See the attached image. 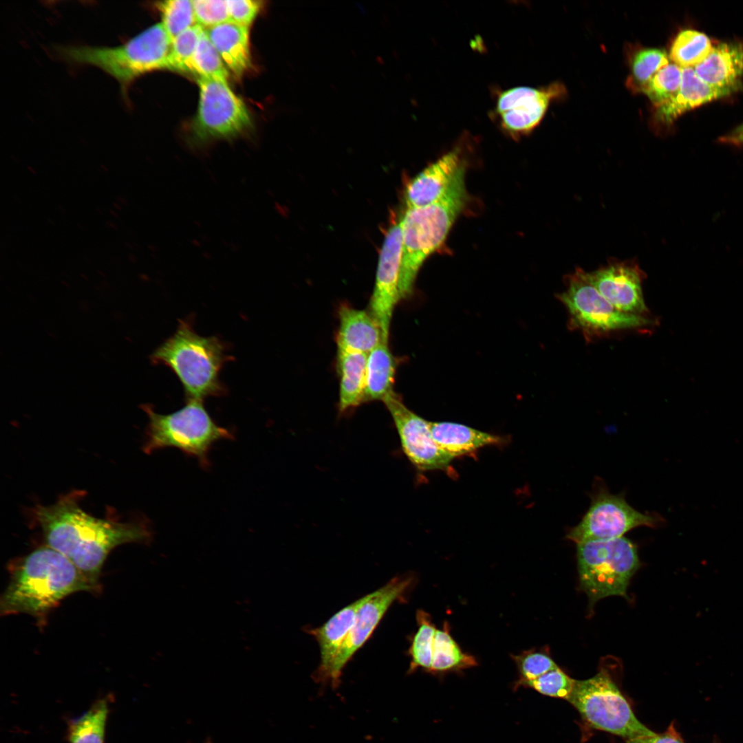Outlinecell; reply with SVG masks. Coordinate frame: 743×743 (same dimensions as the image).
I'll return each mask as SVG.
<instances>
[{"instance_id":"cell-6","label":"cell","mask_w":743,"mask_h":743,"mask_svg":"<svg viewBox=\"0 0 743 743\" xmlns=\"http://www.w3.org/2000/svg\"><path fill=\"white\" fill-rule=\"evenodd\" d=\"M142 409L149 418L143 446L147 454L164 448H176L208 469V454L213 444L235 438L231 431L215 422L201 400H186L183 407L167 414L158 413L149 405H143Z\"/></svg>"},{"instance_id":"cell-41","label":"cell","mask_w":743,"mask_h":743,"mask_svg":"<svg viewBox=\"0 0 743 743\" xmlns=\"http://www.w3.org/2000/svg\"><path fill=\"white\" fill-rule=\"evenodd\" d=\"M206 743H213L210 740H208Z\"/></svg>"},{"instance_id":"cell-32","label":"cell","mask_w":743,"mask_h":743,"mask_svg":"<svg viewBox=\"0 0 743 743\" xmlns=\"http://www.w3.org/2000/svg\"><path fill=\"white\" fill-rule=\"evenodd\" d=\"M192 66L193 73L199 77L226 80L228 76L223 60L204 29L200 34Z\"/></svg>"},{"instance_id":"cell-17","label":"cell","mask_w":743,"mask_h":743,"mask_svg":"<svg viewBox=\"0 0 743 743\" xmlns=\"http://www.w3.org/2000/svg\"><path fill=\"white\" fill-rule=\"evenodd\" d=\"M464 162L461 149L455 147L424 169L407 186V208L423 207L439 200Z\"/></svg>"},{"instance_id":"cell-22","label":"cell","mask_w":743,"mask_h":743,"mask_svg":"<svg viewBox=\"0 0 743 743\" xmlns=\"http://www.w3.org/2000/svg\"><path fill=\"white\" fill-rule=\"evenodd\" d=\"M248 28L229 21L206 29L224 64L237 78L251 66Z\"/></svg>"},{"instance_id":"cell-23","label":"cell","mask_w":743,"mask_h":743,"mask_svg":"<svg viewBox=\"0 0 743 743\" xmlns=\"http://www.w3.org/2000/svg\"><path fill=\"white\" fill-rule=\"evenodd\" d=\"M435 443L453 458L471 453L484 446L502 444V438L464 424L429 422Z\"/></svg>"},{"instance_id":"cell-11","label":"cell","mask_w":743,"mask_h":743,"mask_svg":"<svg viewBox=\"0 0 743 743\" xmlns=\"http://www.w3.org/2000/svg\"><path fill=\"white\" fill-rule=\"evenodd\" d=\"M200 99L194 131L202 140L228 138L251 123L248 109L226 80L199 77Z\"/></svg>"},{"instance_id":"cell-10","label":"cell","mask_w":743,"mask_h":743,"mask_svg":"<svg viewBox=\"0 0 743 743\" xmlns=\"http://www.w3.org/2000/svg\"><path fill=\"white\" fill-rule=\"evenodd\" d=\"M591 502L581 520L566 535L577 544L623 537L629 530L647 526L657 528L665 519L654 512L641 513L630 506L623 494L610 493L601 479L594 481L590 494Z\"/></svg>"},{"instance_id":"cell-24","label":"cell","mask_w":743,"mask_h":743,"mask_svg":"<svg viewBox=\"0 0 743 743\" xmlns=\"http://www.w3.org/2000/svg\"><path fill=\"white\" fill-rule=\"evenodd\" d=\"M367 359V354L338 350V409L342 413L365 402Z\"/></svg>"},{"instance_id":"cell-35","label":"cell","mask_w":743,"mask_h":743,"mask_svg":"<svg viewBox=\"0 0 743 743\" xmlns=\"http://www.w3.org/2000/svg\"><path fill=\"white\" fill-rule=\"evenodd\" d=\"M518 671V679L513 684V689L522 682L539 678L546 672L559 667L544 649H529L517 655H511Z\"/></svg>"},{"instance_id":"cell-21","label":"cell","mask_w":743,"mask_h":743,"mask_svg":"<svg viewBox=\"0 0 743 743\" xmlns=\"http://www.w3.org/2000/svg\"><path fill=\"white\" fill-rule=\"evenodd\" d=\"M338 350L368 354L381 341V330L370 313L347 305L339 310Z\"/></svg>"},{"instance_id":"cell-30","label":"cell","mask_w":743,"mask_h":743,"mask_svg":"<svg viewBox=\"0 0 743 743\" xmlns=\"http://www.w3.org/2000/svg\"><path fill=\"white\" fill-rule=\"evenodd\" d=\"M668 64L667 55L663 50L647 48L639 50L632 60V75L627 80L628 87L634 91L640 92L650 79Z\"/></svg>"},{"instance_id":"cell-18","label":"cell","mask_w":743,"mask_h":743,"mask_svg":"<svg viewBox=\"0 0 743 743\" xmlns=\"http://www.w3.org/2000/svg\"><path fill=\"white\" fill-rule=\"evenodd\" d=\"M742 87H717L702 81L693 67L682 68L679 91L669 102L656 108V118L665 125L671 124L685 112L713 100L729 96Z\"/></svg>"},{"instance_id":"cell-9","label":"cell","mask_w":743,"mask_h":743,"mask_svg":"<svg viewBox=\"0 0 743 743\" xmlns=\"http://www.w3.org/2000/svg\"><path fill=\"white\" fill-rule=\"evenodd\" d=\"M568 701L594 729L627 740L656 735L636 718L606 670L601 669L590 678L576 680Z\"/></svg>"},{"instance_id":"cell-33","label":"cell","mask_w":743,"mask_h":743,"mask_svg":"<svg viewBox=\"0 0 743 743\" xmlns=\"http://www.w3.org/2000/svg\"><path fill=\"white\" fill-rule=\"evenodd\" d=\"M203 30L201 25L195 24L173 39L167 69L193 73V57Z\"/></svg>"},{"instance_id":"cell-36","label":"cell","mask_w":743,"mask_h":743,"mask_svg":"<svg viewBox=\"0 0 743 743\" xmlns=\"http://www.w3.org/2000/svg\"><path fill=\"white\" fill-rule=\"evenodd\" d=\"M576 680L557 667L539 678L521 683L520 687L530 688L541 694L567 700L570 698Z\"/></svg>"},{"instance_id":"cell-25","label":"cell","mask_w":743,"mask_h":743,"mask_svg":"<svg viewBox=\"0 0 743 743\" xmlns=\"http://www.w3.org/2000/svg\"><path fill=\"white\" fill-rule=\"evenodd\" d=\"M477 665L475 657L464 652L454 640L447 622L442 629H436L429 673L442 678L446 674L461 673Z\"/></svg>"},{"instance_id":"cell-31","label":"cell","mask_w":743,"mask_h":743,"mask_svg":"<svg viewBox=\"0 0 743 743\" xmlns=\"http://www.w3.org/2000/svg\"><path fill=\"white\" fill-rule=\"evenodd\" d=\"M682 80V68L674 63L659 70L643 87L645 94L656 108L672 99L679 91Z\"/></svg>"},{"instance_id":"cell-26","label":"cell","mask_w":743,"mask_h":743,"mask_svg":"<svg viewBox=\"0 0 743 743\" xmlns=\"http://www.w3.org/2000/svg\"><path fill=\"white\" fill-rule=\"evenodd\" d=\"M395 373L396 363L388 343L381 341L367 354L365 401H383L393 392Z\"/></svg>"},{"instance_id":"cell-14","label":"cell","mask_w":743,"mask_h":743,"mask_svg":"<svg viewBox=\"0 0 743 743\" xmlns=\"http://www.w3.org/2000/svg\"><path fill=\"white\" fill-rule=\"evenodd\" d=\"M396 426L402 451L420 471L449 468L453 458L434 441L429 422L408 409L394 391L383 400Z\"/></svg>"},{"instance_id":"cell-37","label":"cell","mask_w":743,"mask_h":743,"mask_svg":"<svg viewBox=\"0 0 743 743\" xmlns=\"http://www.w3.org/2000/svg\"><path fill=\"white\" fill-rule=\"evenodd\" d=\"M193 6L196 24L211 28L230 21L226 1L195 0Z\"/></svg>"},{"instance_id":"cell-19","label":"cell","mask_w":743,"mask_h":743,"mask_svg":"<svg viewBox=\"0 0 743 743\" xmlns=\"http://www.w3.org/2000/svg\"><path fill=\"white\" fill-rule=\"evenodd\" d=\"M704 83L717 87H742L743 43H720L713 45L707 58L693 67Z\"/></svg>"},{"instance_id":"cell-34","label":"cell","mask_w":743,"mask_h":743,"mask_svg":"<svg viewBox=\"0 0 743 743\" xmlns=\"http://www.w3.org/2000/svg\"><path fill=\"white\" fill-rule=\"evenodd\" d=\"M156 6L161 13L162 23L172 41L196 24L193 1L168 0L158 2Z\"/></svg>"},{"instance_id":"cell-42","label":"cell","mask_w":743,"mask_h":743,"mask_svg":"<svg viewBox=\"0 0 743 743\" xmlns=\"http://www.w3.org/2000/svg\"><path fill=\"white\" fill-rule=\"evenodd\" d=\"M743 124V123H742Z\"/></svg>"},{"instance_id":"cell-3","label":"cell","mask_w":743,"mask_h":743,"mask_svg":"<svg viewBox=\"0 0 743 743\" xmlns=\"http://www.w3.org/2000/svg\"><path fill=\"white\" fill-rule=\"evenodd\" d=\"M465 173L464 162L439 200L423 207L407 208L400 221L402 260L399 291L401 299L411 294L423 262L444 243L455 221L468 203Z\"/></svg>"},{"instance_id":"cell-29","label":"cell","mask_w":743,"mask_h":743,"mask_svg":"<svg viewBox=\"0 0 743 743\" xmlns=\"http://www.w3.org/2000/svg\"><path fill=\"white\" fill-rule=\"evenodd\" d=\"M418 629L413 636L409 655L411 662L408 673L421 669L429 673L432 662L433 647L437 628L429 613L419 610L416 613Z\"/></svg>"},{"instance_id":"cell-12","label":"cell","mask_w":743,"mask_h":743,"mask_svg":"<svg viewBox=\"0 0 743 743\" xmlns=\"http://www.w3.org/2000/svg\"><path fill=\"white\" fill-rule=\"evenodd\" d=\"M413 582L412 574L396 577L363 596L351 629L322 684L330 685L332 688L338 687L345 665L371 636L389 607L396 601L403 599Z\"/></svg>"},{"instance_id":"cell-27","label":"cell","mask_w":743,"mask_h":743,"mask_svg":"<svg viewBox=\"0 0 743 743\" xmlns=\"http://www.w3.org/2000/svg\"><path fill=\"white\" fill-rule=\"evenodd\" d=\"M108 714L107 700L101 699L83 715L71 720L68 724L69 743H104Z\"/></svg>"},{"instance_id":"cell-38","label":"cell","mask_w":743,"mask_h":743,"mask_svg":"<svg viewBox=\"0 0 743 743\" xmlns=\"http://www.w3.org/2000/svg\"><path fill=\"white\" fill-rule=\"evenodd\" d=\"M230 21L249 28L260 8L261 2L252 0L226 1Z\"/></svg>"},{"instance_id":"cell-16","label":"cell","mask_w":743,"mask_h":743,"mask_svg":"<svg viewBox=\"0 0 743 743\" xmlns=\"http://www.w3.org/2000/svg\"><path fill=\"white\" fill-rule=\"evenodd\" d=\"M599 292L616 308L631 314L649 316L642 289L645 273L633 260H610L590 272Z\"/></svg>"},{"instance_id":"cell-2","label":"cell","mask_w":743,"mask_h":743,"mask_svg":"<svg viewBox=\"0 0 743 743\" xmlns=\"http://www.w3.org/2000/svg\"><path fill=\"white\" fill-rule=\"evenodd\" d=\"M9 572L0 599L2 616L25 614L42 622L67 596L98 592L68 559L48 546L12 561Z\"/></svg>"},{"instance_id":"cell-13","label":"cell","mask_w":743,"mask_h":743,"mask_svg":"<svg viewBox=\"0 0 743 743\" xmlns=\"http://www.w3.org/2000/svg\"><path fill=\"white\" fill-rule=\"evenodd\" d=\"M565 92L559 83L540 88H509L497 94L491 115L504 132L519 138L530 133L541 122L550 102Z\"/></svg>"},{"instance_id":"cell-1","label":"cell","mask_w":743,"mask_h":743,"mask_svg":"<svg viewBox=\"0 0 743 743\" xmlns=\"http://www.w3.org/2000/svg\"><path fill=\"white\" fill-rule=\"evenodd\" d=\"M83 492L61 495L50 506L37 505L33 515L47 546L68 559L98 590L104 563L110 552L128 543H149L153 537L144 521L120 522L99 519L83 510Z\"/></svg>"},{"instance_id":"cell-20","label":"cell","mask_w":743,"mask_h":743,"mask_svg":"<svg viewBox=\"0 0 743 743\" xmlns=\"http://www.w3.org/2000/svg\"><path fill=\"white\" fill-rule=\"evenodd\" d=\"M363 599L364 597H362L345 607L322 626L308 631L315 638L319 646L321 661L314 674V678L317 682L323 683L351 629Z\"/></svg>"},{"instance_id":"cell-4","label":"cell","mask_w":743,"mask_h":743,"mask_svg":"<svg viewBox=\"0 0 743 743\" xmlns=\"http://www.w3.org/2000/svg\"><path fill=\"white\" fill-rule=\"evenodd\" d=\"M230 359L222 341L198 334L186 320H180L176 331L151 356L153 363L164 365L174 372L186 400L201 401L225 394L219 374Z\"/></svg>"},{"instance_id":"cell-15","label":"cell","mask_w":743,"mask_h":743,"mask_svg":"<svg viewBox=\"0 0 743 743\" xmlns=\"http://www.w3.org/2000/svg\"><path fill=\"white\" fill-rule=\"evenodd\" d=\"M402 260V233L400 223L393 225L380 251L374 290L369 312L378 325L383 342L388 343L395 306L400 299L399 281Z\"/></svg>"},{"instance_id":"cell-39","label":"cell","mask_w":743,"mask_h":743,"mask_svg":"<svg viewBox=\"0 0 743 743\" xmlns=\"http://www.w3.org/2000/svg\"><path fill=\"white\" fill-rule=\"evenodd\" d=\"M626 743H685L680 734L676 731L673 724L663 733H656L653 736L642 737L627 740Z\"/></svg>"},{"instance_id":"cell-5","label":"cell","mask_w":743,"mask_h":743,"mask_svg":"<svg viewBox=\"0 0 743 743\" xmlns=\"http://www.w3.org/2000/svg\"><path fill=\"white\" fill-rule=\"evenodd\" d=\"M171 43L162 23H158L120 45L65 46L58 50L65 60L98 67L126 87L140 75L167 69Z\"/></svg>"},{"instance_id":"cell-28","label":"cell","mask_w":743,"mask_h":743,"mask_svg":"<svg viewBox=\"0 0 743 743\" xmlns=\"http://www.w3.org/2000/svg\"><path fill=\"white\" fill-rule=\"evenodd\" d=\"M713 47L706 34L694 30H685L674 39L669 58L681 68L694 67L707 58Z\"/></svg>"},{"instance_id":"cell-7","label":"cell","mask_w":743,"mask_h":743,"mask_svg":"<svg viewBox=\"0 0 743 743\" xmlns=\"http://www.w3.org/2000/svg\"><path fill=\"white\" fill-rule=\"evenodd\" d=\"M577 552L580 585L590 607L609 596L627 599L629 580L640 566L636 544L624 537L590 541L577 544Z\"/></svg>"},{"instance_id":"cell-8","label":"cell","mask_w":743,"mask_h":743,"mask_svg":"<svg viewBox=\"0 0 743 743\" xmlns=\"http://www.w3.org/2000/svg\"><path fill=\"white\" fill-rule=\"evenodd\" d=\"M565 281L566 289L557 298L568 312V327L580 331L588 341L656 324L649 316L631 314L616 308L594 286L590 273L580 268L568 274Z\"/></svg>"},{"instance_id":"cell-40","label":"cell","mask_w":743,"mask_h":743,"mask_svg":"<svg viewBox=\"0 0 743 743\" xmlns=\"http://www.w3.org/2000/svg\"><path fill=\"white\" fill-rule=\"evenodd\" d=\"M720 141L737 146L743 144V124L736 127L727 135L721 137Z\"/></svg>"}]
</instances>
